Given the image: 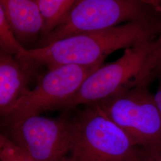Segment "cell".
<instances>
[{
  "label": "cell",
  "mask_w": 161,
  "mask_h": 161,
  "mask_svg": "<svg viewBox=\"0 0 161 161\" xmlns=\"http://www.w3.org/2000/svg\"><path fill=\"white\" fill-rule=\"evenodd\" d=\"M101 66L71 64L48 70L38 78L35 88L20 98L3 119V126L29 116L40 115L46 111L63 108L86 78Z\"/></svg>",
  "instance_id": "obj_7"
},
{
  "label": "cell",
  "mask_w": 161,
  "mask_h": 161,
  "mask_svg": "<svg viewBox=\"0 0 161 161\" xmlns=\"http://www.w3.org/2000/svg\"><path fill=\"white\" fill-rule=\"evenodd\" d=\"M156 78L159 80V86L158 88L157 92L154 95V97L156 103L157 104L159 109L161 113V74L156 76Z\"/></svg>",
  "instance_id": "obj_15"
},
{
  "label": "cell",
  "mask_w": 161,
  "mask_h": 161,
  "mask_svg": "<svg viewBox=\"0 0 161 161\" xmlns=\"http://www.w3.org/2000/svg\"><path fill=\"white\" fill-rule=\"evenodd\" d=\"M40 66L29 58L0 53V114L3 119L31 92L29 83L37 77Z\"/></svg>",
  "instance_id": "obj_8"
},
{
  "label": "cell",
  "mask_w": 161,
  "mask_h": 161,
  "mask_svg": "<svg viewBox=\"0 0 161 161\" xmlns=\"http://www.w3.org/2000/svg\"><path fill=\"white\" fill-rule=\"evenodd\" d=\"M72 122L70 161H138L141 149L97 104L86 105Z\"/></svg>",
  "instance_id": "obj_4"
},
{
  "label": "cell",
  "mask_w": 161,
  "mask_h": 161,
  "mask_svg": "<svg viewBox=\"0 0 161 161\" xmlns=\"http://www.w3.org/2000/svg\"><path fill=\"white\" fill-rule=\"evenodd\" d=\"M148 84L117 92L96 104L144 149L161 147V113Z\"/></svg>",
  "instance_id": "obj_5"
},
{
  "label": "cell",
  "mask_w": 161,
  "mask_h": 161,
  "mask_svg": "<svg viewBox=\"0 0 161 161\" xmlns=\"http://www.w3.org/2000/svg\"><path fill=\"white\" fill-rule=\"evenodd\" d=\"M152 38L125 49L124 55L113 63L102 65L89 75L63 109L69 111L80 104L97 103L122 90L155 79L150 62Z\"/></svg>",
  "instance_id": "obj_3"
},
{
  "label": "cell",
  "mask_w": 161,
  "mask_h": 161,
  "mask_svg": "<svg viewBox=\"0 0 161 161\" xmlns=\"http://www.w3.org/2000/svg\"><path fill=\"white\" fill-rule=\"evenodd\" d=\"M158 8L161 15V19L158 25V38L153 42L152 50L150 55V62L153 74L156 76L161 74V1H158Z\"/></svg>",
  "instance_id": "obj_13"
},
{
  "label": "cell",
  "mask_w": 161,
  "mask_h": 161,
  "mask_svg": "<svg viewBox=\"0 0 161 161\" xmlns=\"http://www.w3.org/2000/svg\"><path fill=\"white\" fill-rule=\"evenodd\" d=\"M4 128L12 143L34 161H70L73 149L72 119L29 116Z\"/></svg>",
  "instance_id": "obj_6"
},
{
  "label": "cell",
  "mask_w": 161,
  "mask_h": 161,
  "mask_svg": "<svg viewBox=\"0 0 161 161\" xmlns=\"http://www.w3.org/2000/svg\"><path fill=\"white\" fill-rule=\"evenodd\" d=\"M0 53L11 55L16 58L23 56L26 52L17 41L0 7Z\"/></svg>",
  "instance_id": "obj_11"
},
{
  "label": "cell",
  "mask_w": 161,
  "mask_h": 161,
  "mask_svg": "<svg viewBox=\"0 0 161 161\" xmlns=\"http://www.w3.org/2000/svg\"><path fill=\"white\" fill-rule=\"evenodd\" d=\"M160 18L131 21L100 31L76 35L48 46L26 50L20 58L45 65L48 70L64 65L101 66L110 54L128 48L158 34Z\"/></svg>",
  "instance_id": "obj_1"
},
{
  "label": "cell",
  "mask_w": 161,
  "mask_h": 161,
  "mask_svg": "<svg viewBox=\"0 0 161 161\" xmlns=\"http://www.w3.org/2000/svg\"><path fill=\"white\" fill-rule=\"evenodd\" d=\"M35 1L43 20L40 39L50 34L64 22L75 3V0H35Z\"/></svg>",
  "instance_id": "obj_10"
},
{
  "label": "cell",
  "mask_w": 161,
  "mask_h": 161,
  "mask_svg": "<svg viewBox=\"0 0 161 161\" xmlns=\"http://www.w3.org/2000/svg\"><path fill=\"white\" fill-rule=\"evenodd\" d=\"M137 161H161V147L153 149H141Z\"/></svg>",
  "instance_id": "obj_14"
},
{
  "label": "cell",
  "mask_w": 161,
  "mask_h": 161,
  "mask_svg": "<svg viewBox=\"0 0 161 161\" xmlns=\"http://www.w3.org/2000/svg\"><path fill=\"white\" fill-rule=\"evenodd\" d=\"M160 16L157 1L76 0L64 22L40 39L36 48L76 35L111 28L124 22L153 20Z\"/></svg>",
  "instance_id": "obj_2"
},
{
  "label": "cell",
  "mask_w": 161,
  "mask_h": 161,
  "mask_svg": "<svg viewBox=\"0 0 161 161\" xmlns=\"http://www.w3.org/2000/svg\"><path fill=\"white\" fill-rule=\"evenodd\" d=\"M0 7L20 44L25 49L34 44L36 48L43 20L35 0H1Z\"/></svg>",
  "instance_id": "obj_9"
},
{
  "label": "cell",
  "mask_w": 161,
  "mask_h": 161,
  "mask_svg": "<svg viewBox=\"0 0 161 161\" xmlns=\"http://www.w3.org/2000/svg\"><path fill=\"white\" fill-rule=\"evenodd\" d=\"M0 161H34L3 134L0 136Z\"/></svg>",
  "instance_id": "obj_12"
}]
</instances>
